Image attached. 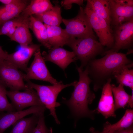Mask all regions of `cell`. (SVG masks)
Returning a JSON list of instances; mask_svg holds the SVG:
<instances>
[{
	"label": "cell",
	"instance_id": "cell-1",
	"mask_svg": "<svg viewBox=\"0 0 133 133\" xmlns=\"http://www.w3.org/2000/svg\"><path fill=\"white\" fill-rule=\"evenodd\" d=\"M104 55L90 60L86 66L95 91L102 89L108 80L114 78L123 69L133 67V62L127 58L126 54L113 52Z\"/></svg>",
	"mask_w": 133,
	"mask_h": 133
},
{
	"label": "cell",
	"instance_id": "cell-2",
	"mask_svg": "<svg viewBox=\"0 0 133 133\" xmlns=\"http://www.w3.org/2000/svg\"><path fill=\"white\" fill-rule=\"evenodd\" d=\"M76 69L79 74V81H76L74 86V89L70 98L68 100L63 97L62 102L68 106L76 119L88 117L93 119L96 110H90L88 107L96 97L90 87L92 80L86 66L84 70L77 66Z\"/></svg>",
	"mask_w": 133,
	"mask_h": 133
},
{
	"label": "cell",
	"instance_id": "cell-3",
	"mask_svg": "<svg viewBox=\"0 0 133 133\" xmlns=\"http://www.w3.org/2000/svg\"><path fill=\"white\" fill-rule=\"evenodd\" d=\"M66 45L72 49L77 60L80 61L79 67L82 69L98 55H104L105 51L104 47L96 40V37H70Z\"/></svg>",
	"mask_w": 133,
	"mask_h": 133
},
{
	"label": "cell",
	"instance_id": "cell-4",
	"mask_svg": "<svg viewBox=\"0 0 133 133\" xmlns=\"http://www.w3.org/2000/svg\"><path fill=\"white\" fill-rule=\"evenodd\" d=\"M27 82L26 84L27 86L36 90L41 101L46 108L49 110L50 114L53 116L55 122L57 124H60V122L56 113L55 108L61 105L56 101L57 97L64 89L70 86H74L76 81L66 84L60 81L58 83L52 85H39L34 83L30 80Z\"/></svg>",
	"mask_w": 133,
	"mask_h": 133
},
{
	"label": "cell",
	"instance_id": "cell-5",
	"mask_svg": "<svg viewBox=\"0 0 133 133\" xmlns=\"http://www.w3.org/2000/svg\"><path fill=\"white\" fill-rule=\"evenodd\" d=\"M87 2L83 9L84 12L92 28L98 37L99 42L103 47H106V51L109 50L112 48L114 44L112 30L106 21L96 14Z\"/></svg>",
	"mask_w": 133,
	"mask_h": 133
},
{
	"label": "cell",
	"instance_id": "cell-6",
	"mask_svg": "<svg viewBox=\"0 0 133 133\" xmlns=\"http://www.w3.org/2000/svg\"><path fill=\"white\" fill-rule=\"evenodd\" d=\"M24 74L6 60L0 62V82L11 91L28 88L24 82Z\"/></svg>",
	"mask_w": 133,
	"mask_h": 133
},
{
	"label": "cell",
	"instance_id": "cell-7",
	"mask_svg": "<svg viewBox=\"0 0 133 133\" xmlns=\"http://www.w3.org/2000/svg\"><path fill=\"white\" fill-rule=\"evenodd\" d=\"M83 9L80 6L78 15L73 18H63L62 22L65 25L66 31L70 37H96Z\"/></svg>",
	"mask_w": 133,
	"mask_h": 133
},
{
	"label": "cell",
	"instance_id": "cell-8",
	"mask_svg": "<svg viewBox=\"0 0 133 133\" xmlns=\"http://www.w3.org/2000/svg\"><path fill=\"white\" fill-rule=\"evenodd\" d=\"M113 27L112 30L114 44L111 49L106 51L105 54L111 52H118L121 49L133 50V19L122 24Z\"/></svg>",
	"mask_w": 133,
	"mask_h": 133
},
{
	"label": "cell",
	"instance_id": "cell-9",
	"mask_svg": "<svg viewBox=\"0 0 133 133\" xmlns=\"http://www.w3.org/2000/svg\"><path fill=\"white\" fill-rule=\"evenodd\" d=\"M34 54V59L30 67L28 68L26 74H24V80L26 81L31 79L42 80L53 85L58 83L59 82L52 76L48 69L40 49Z\"/></svg>",
	"mask_w": 133,
	"mask_h": 133
},
{
	"label": "cell",
	"instance_id": "cell-10",
	"mask_svg": "<svg viewBox=\"0 0 133 133\" xmlns=\"http://www.w3.org/2000/svg\"><path fill=\"white\" fill-rule=\"evenodd\" d=\"M6 93L16 111L23 110L29 106H45L37 92L33 88L28 87L23 92L6 90Z\"/></svg>",
	"mask_w": 133,
	"mask_h": 133
},
{
	"label": "cell",
	"instance_id": "cell-11",
	"mask_svg": "<svg viewBox=\"0 0 133 133\" xmlns=\"http://www.w3.org/2000/svg\"><path fill=\"white\" fill-rule=\"evenodd\" d=\"M42 55L45 62H51L63 70L70 64L77 60L73 51H69L60 47L52 48L48 52H43Z\"/></svg>",
	"mask_w": 133,
	"mask_h": 133
},
{
	"label": "cell",
	"instance_id": "cell-12",
	"mask_svg": "<svg viewBox=\"0 0 133 133\" xmlns=\"http://www.w3.org/2000/svg\"><path fill=\"white\" fill-rule=\"evenodd\" d=\"M45 106H33L24 110L0 113V133L4 132L11 125L20 119L31 114H44Z\"/></svg>",
	"mask_w": 133,
	"mask_h": 133
},
{
	"label": "cell",
	"instance_id": "cell-13",
	"mask_svg": "<svg viewBox=\"0 0 133 133\" xmlns=\"http://www.w3.org/2000/svg\"><path fill=\"white\" fill-rule=\"evenodd\" d=\"M42 46L41 44H32L22 47L20 49L10 54H8L5 60L18 69L26 72L28 62L32 55Z\"/></svg>",
	"mask_w": 133,
	"mask_h": 133
},
{
	"label": "cell",
	"instance_id": "cell-14",
	"mask_svg": "<svg viewBox=\"0 0 133 133\" xmlns=\"http://www.w3.org/2000/svg\"><path fill=\"white\" fill-rule=\"evenodd\" d=\"M111 79L108 80L102 89L101 96L97 110L105 118L110 117H116L114 101L111 89Z\"/></svg>",
	"mask_w": 133,
	"mask_h": 133
},
{
	"label": "cell",
	"instance_id": "cell-15",
	"mask_svg": "<svg viewBox=\"0 0 133 133\" xmlns=\"http://www.w3.org/2000/svg\"><path fill=\"white\" fill-rule=\"evenodd\" d=\"M19 16L20 20L10 39L18 43L22 48L33 44L32 37L29 30V17Z\"/></svg>",
	"mask_w": 133,
	"mask_h": 133
},
{
	"label": "cell",
	"instance_id": "cell-16",
	"mask_svg": "<svg viewBox=\"0 0 133 133\" xmlns=\"http://www.w3.org/2000/svg\"><path fill=\"white\" fill-rule=\"evenodd\" d=\"M47 29L48 41L51 48L62 47L66 45L70 36L65 29L59 26H51L44 24Z\"/></svg>",
	"mask_w": 133,
	"mask_h": 133
},
{
	"label": "cell",
	"instance_id": "cell-17",
	"mask_svg": "<svg viewBox=\"0 0 133 133\" xmlns=\"http://www.w3.org/2000/svg\"><path fill=\"white\" fill-rule=\"evenodd\" d=\"M28 1L0 7V27L6 22L18 17L28 4Z\"/></svg>",
	"mask_w": 133,
	"mask_h": 133
},
{
	"label": "cell",
	"instance_id": "cell-18",
	"mask_svg": "<svg viewBox=\"0 0 133 133\" xmlns=\"http://www.w3.org/2000/svg\"><path fill=\"white\" fill-rule=\"evenodd\" d=\"M43 114H33L30 117L20 119L12 125V129L9 133H32L40 116Z\"/></svg>",
	"mask_w": 133,
	"mask_h": 133
},
{
	"label": "cell",
	"instance_id": "cell-19",
	"mask_svg": "<svg viewBox=\"0 0 133 133\" xmlns=\"http://www.w3.org/2000/svg\"><path fill=\"white\" fill-rule=\"evenodd\" d=\"M61 7L57 4L51 9L41 14L33 15L44 24L51 26H59L62 22Z\"/></svg>",
	"mask_w": 133,
	"mask_h": 133
},
{
	"label": "cell",
	"instance_id": "cell-20",
	"mask_svg": "<svg viewBox=\"0 0 133 133\" xmlns=\"http://www.w3.org/2000/svg\"><path fill=\"white\" fill-rule=\"evenodd\" d=\"M29 27L33 32L38 41L42 45L50 49L48 42L47 29L44 24L33 16L29 17Z\"/></svg>",
	"mask_w": 133,
	"mask_h": 133
},
{
	"label": "cell",
	"instance_id": "cell-21",
	"mask_svg": "<svg viewBox=\"0 0 133 133\" xmlns=\"http://www.w3.org/2000/svg\"><path fill=\"white\" fill-rule=\"evenodd\" d=\"M53 6L50 0H32L19 15L26 17L43 13Z\"/></svg>",
	"mask_w": 133,
	"mask_h": 133
},
{
	"label": "cell",
	"instance_id": "cell-22",
	"mask_svg": "<svg viewBox=\"0 0 133 133\" xmlns=\"http://www.w3.org/2000/svg\"><path fill=\"white\" fill-rule=\"evenodd\" d=\"M95 13L103 18L110 26L111 21V10L109 0H88Z\"/></svg>",
	"mask_w": 133,
	"mask_h": 133
},
{
	"label": "cell",
	"instance_id": "cell-23",
	"mask_svg": "<svg viewBox=\"0 0 133 133\" xmlns=\"http://www.w3.org/2000/svg\"><path fill=\"white\" fill-rule=\"evenodd\" d=\"M133 109H127L122 118L116 123L111 124L106 122L103 126V132H113L128 128L133 125Z\"/></svg>",
	"mask_w": 133,
	"mask_h": 133
},
{
	"label": "cell",
	"instance_id": "cell-24",
	"mask_svg": "<svg viewBox=\"0 0 133 133\" xmlns=\"http://www.w3.org/2000/svg\"><path fill=\"white\" fill-rule=\"evenodd\" d=\"M112 92L114 100V107L115 111L120 108L127 106L130 99L131 95L125 91L124 86L119 84L116 86L114 84L111 85Z\"/></svg>",
	"mask_w": 133,
	"mask_h": 133
},
{
	"label": "cell",
	"instance_id": "cell-25",
	"mask_svg": "<svg viewBox=\"0 0 133 133\" xmlns=\"http://www.w3.org/2000/svg\"><path fill=\"white\" fill-rule=\"evenodd\" d=\"M111 10V17L117 16L133 18V6L118 4L114 0H109Z\"/></svg>",
	"mask_w": 133,
	"mask_h": 133
},
{
	"label": "cell",
	"instance_id": "cell-26",
	"mask_svg": "<svg viewBox=\"0 0 133 133\" xmlns=\"http://www.w3.org/2000/svg\"><path fill=\"white\" fill-rule=\"evenodd\" d=\"M114 78L117 83L133 89V69L125 68L115 75Z\"/></svg>",
	"mask_w": 133,
	"mask_h": 133
},
{
	"label": "cell",
	"instance_id": "cell-27",
	"mask_svg": "<svg viewBox=\"0 0 133 133\" xmlns=\"http://www.w3.org/2000/svg\"><path fill=\"white\" fill-rule=\"evenodd\" d=\"M6 91V87L0 82V113L4 111H16L11 103L8 101Z\"/></svg>",
	"mask_w": 133,
	"mask_h": 133
},
{
	"label": "cell",
	"instance_id": "cell-28",
	"mask_svg": "<svg viewBox=\"0 0 133 133\" xmlns=\"http://www.w3.org/2000/svg\"><path fill=\"white\" fill-rule=\"evenodd\" d=\"M20 19L18 17L9 20L4 23L0 27V35H7L9 31L15 25L19 22Z\"/></svg>",
	"mask_w": 133,
	"mask_h": 133
},
{
	"label": "cell",
	"instance_id": "cell-29",
	"mask_svg": "<svg viewBox=\"0 0 133 133\" xmlns=\"http://www.w3.org/2000/svg\"><path fill=\"white\" fill-rule=\"evenodd\" d=\"M32 133H52V129H48L45 125L44 114L40 116L38 123Z\"/></svg>",
	"mask_w": 133,
	"mask_h": 133
},
{
	"label": "cell",
	"instance_id": "cell-30",
	"mask_svg": "<svg viewBox=\"0 0 133 133\" xmlns=\"http://www.w3.org/2000/svg\"><path fill=\"white\" fill-rule=\"evenodd\" d=\"M133 18H130L124 17L117 16L111 17L110 26H113L127 22Z\"/></svg>",
	"mask_w": 133,
	"mask_h": 133
},
{
	"label": "cell",
	"instance_id": "cell-31",
	"mask_svg": "<svg viewBox=\"0 0 133 133\" xmlns=\"http://www.w3.org/2000/svg\"><path fill=\"white\" fill-rule=\"evenodd\" d=\"M83 0H64L61 1V4L66 9H70L72 4L75 3L80 6H83Z\"/></svg>",
	"mask_w": 133,
	"mask_h": 133
},
{
	"label": "cell",
	"instance_id": "cell-32",
	"mask_svg": "<svg viewBox=\"0 0 133 133\" xmlns=\"http://www.w3.org/2000/svg\"><path fill=\"white\" fill-rule=\"evenodd\" d=\"M116 3L122 5L133 6V0H114Z\"/></svg>",
	"mask_w": 133,
	"mask_h": 133
},
{
	"label": "cell",
	"instance_id": "cell-33",
	"mask_svg": "<svg viewBox=\"0 0 133 133\" xmlns=\"http://www.w3.org/2000/svg\"><path fill=\"white\" fill-rule=\"evenodd\" d=\"M26 0H0V2L5 5L18 3L23 2Z\"/></svg>",
	"mask_w": 133,
	"mask_h": 133
},
{
	"label": "cell",
	"instance_id": "cell-34",
	"mask_svg": "<svg viewBox=\"0 0 133 133\" xmlns=\"http://www.w3.org/2000/svg\"><path fill=\"white\" fill-rule=\"evenodd\" d=\"M112 132L114 133H133V125L126 129Z\"/></svg>",
	"mask_w": 133,
	"mask_h": 133
},
{
	"label": "cell",
	"instance_id": "cell-35",
	"mask_svg": "<svg viewBox=\"0 0 133 133\" xmlns=\"http://www.w3.org/2000/svg\"><path fill=\"white\" fill-rule=\"evenodd\" d=\"M8 54L7 52L3 50L0 46V62L5 60Z\"/></svg>",
	"mask_w": 133,
	"mask_h": 133
},
{
	"label": "cell",
	"instance_id": "cell-36",
	"mask_svg": "<svg viewBox=\"0 0 133 133\" xmlns=\"http://www.w3.org/2000/svg\"><path fill=\"white\" fill-rule=\"evenodd\" d=\"M18 23L14 26L9 31L7 34V36L9 37L10 38L15 33Z\"/></svg>",
	"mask_w": 133,
	"mask_h": 133
},
{
	"label": "cell",
	"instance_id": "cell-37",
	"mask_svg": "<svg viewBox=\"0 0 133 133\" xmlns=\"http://www.w3.org/2000/svg\"><path fill=\"white\" fill-rule=\"evenodd\" d=\"M89 130L91 133H114L113 132H104L102 131V132H100L98 131L95 130V129L93 127L90 128Z\"/></svg>",
	"mask_w": 133,
	"mask_h": 133
},
{
	"label": "cell",
	"instance_id": "cell-38",
	"mask_svg": "<svg viewBox=\"0 0 133 133\" xmlns=\"http://www.w3.org/2000/svg\"><path fill=\"white\" fill-rule=\"evenodd\" d=\"M133 89L132 90V95H131L130 97L129 100L128 106H129L131 108H133Z\"/></svg>",
	"mask_w": 133,
	"mask_h": 133
}]
</instances>
